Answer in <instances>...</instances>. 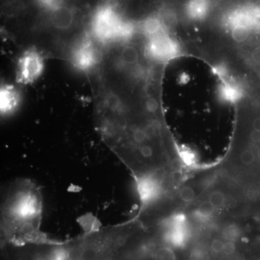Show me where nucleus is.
<instances>
[{"label": "nucleus", "instance_id": "obj_5", "mask_svg": "<svg viewBox=\"0 0 260 260\" xmlns=\"http://www.w3.org/2000/svg\"><path fill=\"white\" fill-rule=\"evenodd\" d=\"M71 62L77 70L90 72L100 62L102 54L90 38L85 37L75 44L72 50Z\"/></svg>", "mask_w": 260, "mask_h": 260}, {"label": "nucleus", "instance_id": "obj_4", "mask_svg": "<svg viewBox=\"0 0 260 260\" xmlns=\"http://www.w3.org/2000/svg\"><path fill=\"white\" fill-rule=\"evenodd\" d=\"M44 70V57L35 48H30L19 58L16 81L23 85L35 83Z\"/></svg>", "mask_w": 260, "mask_h": 260}, {"label": "nucleus", "instance_id": "obj_14", "mask_svg": "<svg viewBox=\"0 0 260 260\" xmlns=\"http://www.w3.org/2000/svg\"><path fill=\"white\" fill-rule=\"evenodd\" d=\"M39 1L44 6L53 10L61 6V3L62 0H39Z\"/></svg>", "mask_w": 260, "mask_h": 260}, {"label": "nucleus", "instance_id": "obj_7", "mask_svg": "<svg viewBox=\"0 0 260 260\" xmlns=\"http://www.w3.org/2000/svg\"><path fill=\"white\" fill-rule=\"evenodd\" d=\"M20 102V94L13 85H3L0 89V111L2 115H9L16 110Z\"/></svg>", "mask_w": 260, "mask_h": 260}, {"label": "nucleus", "instance_id": "obj_15", "mask_svg": "<svg viewBox=\"0 0 260 260\" xmlns=\"http://www.w3.org/2000/svg\"><path fill=\"white\" fill-rule=\"evenodd\" d=\"M253 60L255 61L257 64H260V47L256 48L253 51L252 54H251Z\"/></svg>", "mask_w": 260, "mask_h": 260}, {"label": "nucleus", "instance_id": "obj_10", "mask_svg": "<svg viewBox=\"0 0 260 260\" xmlns=\"http://www.w3.org/2000/svg\"><path fill=\"white\" fill-rule=\"evenodd\" d=\"M162 24L160 19L155 17H150L143 23V30L147 35L153 37L160 34Z\"/></svg>", "mask_w": 260, "mask_h": 260}, {"label": "nucleus", "instance_id": "obj_11", "mask_svg": "<svg viewBox=\"0 0 260 260\" xmlns=\"http://www.w3.org/2000/svg\"><path fill=\"white\" fill-rule=\"evenodd\" d=\"M139 59L138 51L133 47H126L121 51L120 59L123 64L133 65L136 64Z\"/></svg>", "mask_w": 260, "mask_h": 260}, {"label": "nucleus", "instance_id": "obj_1", "mask_svg": "<svg viewBox=\"0 0 260 260\" xmlns=\"http://www.w3.org/2000/svg\"><path fill=\"white\" fill-rule=\"evenodd\" d=\"M76 260H182L164 221L135 215L116 225L93 228L77 238Z\"/></svg>", "mask_w": 260, "mask_h": 260}, {"label": "nucleus", "instance_id": "obj_6", "mask_svg": "<svg viewBox=\"0 0 260 260\" xmlns=\"http://www.w3.org/2000/svg\"><path fill=\"white\" fill-rule=\"evenodd\" d=\"M151 38L148 46V52L150 56L158 60H164L172 56L175 52V49L171 39L162 34Z\"/></svg>", "mask_w": 260, "mask_h": 260}, {"label": "nucleus", "instance_id": "obj_17", "mask_svg": "<svg viewBox=\"0 0 260 260\" xmlns=\"http://www.w3.org/2000/svg\"><path fill=\"white\" fill-rule=\"evenodd\" d=\"M259 143V144L260 145V142H259V143Z\"/></svg>", "mask_w": 260, "mask_h": 260}, {"label": "nucleus", "instance_id": "obj_8", "mask_svg": "<svg viewBox=\"0 0 260 260\" xmlns=\"http://www.w3.org/2000/svg\"><path fill=\"white\" fill-rule=\"evenodd\" d=\"M74 13L73 10L61 6L51 10L50 21L54 28L67 30L71 28L74 23Z\"/></svg>", "mask_w": 260, "mask_h": 260}, {"label": "nucleus", "instance_id": "obj_3", "mask_svg": "<svg viewBox=\"0 0 260 260\" xmlns=\"http://www.w3.org/2000/svg\"><path fill=\"white\" fill-rule=\"evenodd\" d=\"M133 32V25L123 21L112 7H104L98 10L92 23L94 39L103 44L125 42Z\"/></svg>", "mask_w": 260, "mask_h": 260}, {"label": "nucleus", "instance_id": "obj_2", "mask_svg": "<svg viewBox=\"0 0 260 260\" xmlns=\"http://www.w3.org/2000/svg\"><path fill=\"white\" fill-rule=\"evenodd\" d=\"M43 198L39 186L30 179L12 181L2 194L1 244L23 245L49 238L41 232Z\"/></svg>", "mask_w": 260, "mask_h": 260}, {"label": "nucleus", "instance_id": "obj_12", "mask_svg": "<svg viewBox=\"0 0 260 260\" xmlns=\"http://www.w3.org/2000/svg\"><path fill=\"white\" fill-rule=\"evenodd\" d=\"M232 37L237 42H244L249 37V32L247 27L235 25L232 30Z\"/></svg>", "mask_w": 260, "mask_h": 260}, {"label": "nucleus", "instance_id": "obj_16", "mask_svg": "<svg viewBox=\"0 0 260 260\" xmlns=\"http://www.w3.org/2000/svg\"><path fill=\"white\" fill-rule=\"evenodd\" d=\"M251 127L254 129L257 130V131H260V116L254 119L252 123H251Z\"/></svg>", "mask_w": 260, "mask_h": 260}, {"label": "nucleus", "instance_id": "obj_9", "mask_svg": "<svg viewBox=\"0 0 260 260\" xmlns=\"http://www.w3.org/2000/svg\"><path fill=\"white\" fill-rule=\"evenodd\" d=\"M208 7V0H189L187 5L188 14L194 19L203 18L207 14Z\"/></svg>", "mask_w": 260, "mask_h": 260}, {"label": "nucleus", "instance_id": "obj_13", "mask_svg": "<svg viewBox=\"0 0 260 260\" xmlns=\"http://www.w3.org/2000/svg\"><path fill=\"white\" fill-rule=\"evenodd\" d=\"M145 108L148 112L152 113V114H155L158 111L159 105L158 102H157L156 99L153 98H150L147 100L145 103Z\"/></svg>", "mask_w": 260, "mask_h": 260}]
</instances>
